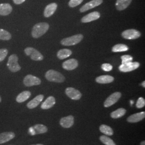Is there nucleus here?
<instances>
[{"instance_id": "28", "label": "nucleus", "mask_w": 145, "mask_h": 145, "mask_svg": "<svg viewBox=\"0 0 145 145\" xmlns=\"http://www.w3.org/2000/svg\"><path fill=\"white\" fill-rule=\"evenodd\" d=\"M129 47L125 44H116L112 48V51L114 52H125L129 50Z\"/></svg>"}, {"instance_id": "15", "label": "nucleus", "mask_w": 145, "mask_h": 145, "mask_svg": "<svg viewBox=\"0 0 145 145\" xmlns=\"http://www.w3.org/2000/svg\"><path fill=\"white\" fill-rule=\"evenodd\" d=\"M145 117V112H141L139 113H137V114L131 115L127 118V121L131 123H138L143 120V119H144Z\"/></svg>"}, {"instance_id": "10", "label": "nucleus", "mask_w": 145, "mask_h": 145, "mask_svg": "<svg viewBox=\"0 0 145 145\" xmlns=\"http://www.w3.org/2000/svg\"><path fill=\"white\" fill-rule=\"evenodd\" d=\"M65 93L68 97L73 100H78L82 97V94L80 91L72 87L66 88Z\"/></svg>"}, {"instance_id": "26", "label": "nucleus", "mask_w": 145, "mask_h": 145, "mask_svg": "<svg viewBox=\"0 0 145 145\" xmlns=\"http://www.w3.org/2000/svg\"><path fill=\"white\" fill-rule=\"evenodd\" d=\"M126 112V110L124 108H119L111 112L110 116L113 119H117L124 116Z\"/></svg>"}, {"instance_id": "16", "label": "nucleus", "mask_w": 145, "mask_h": 145, "mask_svg": "<svg viewBox=\"0 0 145 145\" xmlns=\"http://www.w3.org/2000/svg\"><path fill=\"white\" fill-rule=\"evenodd\" d=\"M44 97V96L43 95H39L37 96L35 98L32 99L27 104V107L30 109H34L36 108L42 101Z\"/></svg>"}, {"instance_id": "27", "label": "nucleus", "mask_w": 145, "mask_h": 145, "mask_svg": "<svg viewBox=\"0 0 145 145\" xmlns=\"http://www.w3.org/2000/svg\"><path fill=\"white\" fill-rule=\"evenodd\" d=\"M100 131L106 135L111 136L114 135L113 130L108 125H101L99 127Z\"/></svg>"}, {"instance_id": "24", "label": "nucleus", "mask_w": 145, "mask_h": 145, "mask_svg": "<svg viewBox=\"0 0 145 145\" xmlns=\"http://www.w3.org/2000/svg\"><path fill=\"white\" fill-rule=\"evenodd\" d=\"M32 129L35 135L43 134L47 132L48 131L46 126L42 124H36L32 127Z\"/></svg>"}, {"instance_id": "18", "label": "nucleus", "mask_w": 145, "mask_h": 145, "mask_svg": "<svg viewBox=\"0 0 145 145\" xmlns=\"http://www.w3.org/2000/svg\"><path fill=\"white\" fill-rule=\"evenodd\" d=\"M15 135L12 132H5L0 134V144L7 142L14 139Z\"/></svg>"}, {"instance_id": "20", "label": "nucleus", "mask_w": 145, "mask_h": 145, "mask_svg": "<svg viewBox=\"0 0 145 145\" xmlns=\"http://www.w3.org/2000/svg\"><path fill=\"white\" fill-rule=\"evenodd\" d=\"M132 0H117L116 7L118 10H124L126 9L131 3Z\"/></svg>"}, {"instance_id": "39", "label": "nucleus", "mask_w": 145, "mask_h": 145, "mask_svg": "<svg viewBox=\"0 0 145 145\" xmlns=\"http://www.w3.org/2000/svg\"><path fill=\"white\" fill-rule=\"evenodd\" d=\"M44 145L42 144H36V145Z\"/></svg>"}, {"instance_id": "35", "label": "nucleus", "mask_w": 145, "mask_h": 145, "mask_svg": "<svg viewBox=\"0 0 145 145\" xmlns=\"http://www.w3.org/2000/svg\"><path fill=\"white\" fill-rule=\"evenodd\" d=\"M102 69L105 72H110L112 69V66L109 63H103L102 66Z\"/></svg>"}, {"instance_id": "14", "label": "nucleus", "mask_w": 145, "mask_h": 145, "mask_svg": "<svg viewBox=\"0 0 145 145\" xmlns=\"http://www.w3.org/2000/svg\"><path fill=\"white\" fill-rule=\"evenodd\" d=\"M100 13L97 11L91 12L87 15L84 16L81 19V22L84 23H89L92 21H96L100 17Z\"/></svg>"}, {"instance_id": "13", "label": "nucleus", "mask_w": 145, "mask_h": 145, "mask_svg": "<svg viewBox=\"0 0 145 145\" xmlns=\"http://www.w3.org/2000/svg\"><path fill=\"white\" fill-rule=\"evenodd\" d=\"M78 63L77 60L71 59L63 62L62 67L67 71H72L78 67Z\"/></svg>"}, {"instance_id": "2", "label": "nucleus", "mask_w": 145, "mask_h": 145, "mask_svg": "<svg viewBox=\"0 0 145 145\" xmlns=\"http://www.w3.org/2000/svg\"><path fill=\"white\" fill-rule=\"evenodd\" d=\"M45 78L50 82L62 83L65 81V78L60 72L54 70H49L45 74Z\"/></svg>"}, {"instance_id": "3", "label": "nucleus", "mask_w": 145, "mask_h": 145, "mask_svg": "<svg viewBox=\"0 0 145 145\" xmlns=\"http://www.w3.org/2000/svg\"><path fill=\"white\" fill-rule=\"evenodd\" d=\"M18 57L15 54L11 55L9 57L7 65L11 72H17L21 70V67L18 63Z\"/></svg>"}, {"instance_id": "34", "label": "nucleus", "mask_w": 145, "mask_h": 145, "mask_svg": "<svg viewBox=\"0 0 145 145\" xmlns=\"http://www.w3.org/2000/svg\"><path fill=\"white\" fill-rule=\"evenodd\" d=\"M121 59L122 60V64L131 62L133 60V57L129 55L123 56L121 57Z\"/></svg>"}, {"instance_id": "32", "label": "nucleus", "mask_w": 145, "mask_h": 145, "mask_svg": "<svg viewBox=\"0 0 145 145\" xmlns=\"http://www.w3.org/2000/svg\"><path fill=\"white\" fill-rule=\"evenodd\" d=\"M83 0H70L68 5L70 7L74 8L80 5L83 2Z\"/></svg>"}, {"instance_id": "33", "label": "nucleus", "mask_w": 145, "mask_h": 145, "mask_svg": "<svg viewBox=\"0 0 145 145\" xmlns=\"http://www.w3.org/2000/svg\"><path fill=\"white\" fill-rule=\"evenodd\" d=\"M145 105V99L142 97H140L139 98L137 102V103H136V106L137 108H139V109H141V108H142L143 107H144Z\"/></svg>"}, {"instance_id": "7", "label": "nucleus", "mask_w": 145, "mask_h": 145, "mask_svg": "<svg viewBox=\"0 0 145 145\" xmlns=\"http://www.w3.org/2000/svg\"><path fill=\"white\" fill-rule=\"evenodd\" d=\"M41 82L42 81L39 78L32 75H26L23 80V83L26 87L38 86L40 84Z\"/></svg>"}, {"instance_id": "22", "label": "nucleus", "mask_w": 145, "mask_h": 145, "mask_svg": "<svg viewBox=\"0 0 145 145\" xmlns=\"http://www.w3.org/2000/svg\"><path fill=\"white\" fill-rule=\"evenodd\" d=\"M114 81V78L110 75H101L96 78V81L100 84H106L112 82Z\"/></svg>"}, {"instance_id": "37", "label": "nucleus", "mask_w": 145, "mask_h": 145, "mask_svg": "<svg viewBox=\"0 0 145 145\" xmlns=\"http://www.w3.org/2000/svg\"><path fill=\"white\" fill-rule=\"evenodd\" d=\"M141 85H142V86L144 87V88H145V81H143V82L141 83Z\"/></svg>"}, {"instance_id": "21", "label": "nucleus", "mask_w": 145, "mask_h": 145, "mask_svg": "<svg viewBox=\"0 0 145 145\" xmlns=\"http://www.w3.org/2000/svg\"><path fill=\"white\" fill-rule=\"evenodd\" d=\"M56 104V99L53 96H50L42 103L41 108L44 110L50 109Z\"/></svg>"}, {"instance_id": "9", "label": "nucleus", "mask_w": 145, "mask_h": 145, "mask_svg": "<svg viewBox=\"0 0 145 145\" xmlns=\"http://www.w3.org/2000/svg\"><path fill=\"white\" fill-rule=\"evenodd\" d=\"M122 37L126 39H135L139 38L141 36V33L139 31L135 29H129L123 31L121 33Z\"/></svg>"}, {"instance_id": "30", "label": "nucleus", "mask_w": 145, "mask_h": 145, "mask_svg": "<svg viewBox=\"0 0 145 145\" xmlns=\"http://www.w3.org/2000/svg\"><path fill=\"white\" fill-rule=\"evenodd\" d=\"M99 140L105 145H116L114 141L106 135H102L99 138Z\"/></svg>"}, {"instance_id": "17", "label": "nucleus", "mask_w": 145, "mask_h": 145, "mask_svg": "<svg viewBox=\"0 0 145 145\" xmlns=\"http://www.w3.org/2000/svg\"><path fill=\"white\" fill-rule=\"evenodd\" d=\"M57 4L56 3H52L47 5L44 10V15L45 17H49L54 14L57 9Z\"/></svg>"}, {"instance_id": "19", "label": "nucleus", "mask_w": 145, "mask_h": 145, "mask_svg": "<svg viewBox=\"0 0 145 145\" xmlns=\"http://www.w3.org/2000/svg\"><path fill=\"white\" fill-rule=\"evenodd\" d=\"M12 11L11 5L9 3L0 4V15L7 16L9 15Z\"/></svg>"}, {"instance_id": "1", "label": "nucleus", "mask_w": 145, "mask_h": 145, "mask_svg": "<svg viewBox=\"0 0 145 145\" xmlns=\"http://www.w3.org/2000/svg\"><path fill=\"white\" fill-rule=\"evenodd\" d=\"M49 24L47 23H39L33 27L32 36L34 38H38L44 35L49 29Z\"/></svg>"}, {"instance_id": "36", "label": "nucleus", "mask_w": 145, "mask_h": 145, "mask_svg": "<svg viewBox=\"0 0 145 145\" xmlns=\"http://www.w3.org/2000/svg\"><path fill=\"white\" fill-rule=\"evenodd\" d=\"M13 1L16 5H21L22 3H24L25 1V0H13Z\"/></svg>"}, {"instance_id": "23", "label": "nucleus", "mask_w": 145, "mask_h": 145, "mask_svg": "<svg viewBox=\"0 0 145 145\" xmlns=\"http://www.w3.org/2000/svg\"><path fill=\"white\" fill-rule=\"evenodd\" d=\"M31 93L29 91H24L20 93L16 97V101L18 103H22L30 98Z\"/></svg>"}, {"instance_id": "11", "label": "nucleus", "mask_w": 145, "mask_h": 145, "mask_svg": "<svg viewBox=\"0 0 145 145\" xmlns=\"http://www.w3.org/2000/svg\"><path fill=\"white\" fill-rule=\"evenodd\" d=\"M103 3V0H92L84 5H83L80 9L81 12H83L85 11L91 9L93 8H95L97 6L101 5Z\"/></svg>"}, {"instance_id": "25", "label": "nucleus", "mask_w": 145, "mask_h": 145, "mask_svg": "<svg viewBox=\"0 0 145 145\" xmlns=\"http://www.w3.org/2000/svg\"><path fill=\"white\" fill-rule=\"evenodd\" d=\"M72 54V52L70 50L64 48V49L59 50L57 52V57L59 59L62 60L69 57V56H71Z\"/></svg>"}, {"instance_id": "29", "label": "nucleus", "mask_w": 145, "mask_h": 145, "mask_svg": "<svg viewBox=\"0 0 145 145\" xmlns=\"http://www.w3.org/2000/svg\"><path fill=\"white\" fill-rule=\"evenodd\" d=\"M11 38V35L4 29H0V40H9Z\"/></svg>"}, {"instance_id": "4", "label": "nucleus", "mask_w": 145, "mask_h": 145, "mask_svg": "<svg viewBox=\"0 0 145 145\" xmlns=\"http://www.w3.org/2000/svg\"><path fill=\"white\" fill-rule=\"evenodd\" d=\"M83 36L81 34H78L63 39L61 44L64 46H72L78 44L83 39Z\"/></svg>"}, {"instance_id": "5", "label": "nucleus", "mask_w": 145, "mask_h": 145, "mask_svg": "<svg viewBox=\"0 0 145 145\" xmlns=\"http://www.w3.org/2000/svg\"><path fill=\"white\" fill-rule=\"evenodd\" d=\"M24 52L26 56L30 57V58L33 60L41 61L44 59V57L42 54L33 47H26L24 50Z\"/></svg>"}, {"instance_id": "31", "label": "nucleus", "mask_w": 145, "mask_h": 145, "mask_svg": "<svg viewBox=\"0 0 145 145\" xmlns=\"http://www.w3.org/2000/svg\"><path fill=\"white\" fill-rule=\"evenodd\" d=\"M8 54V51L6 48L0 49V62H2L5 59Z\"/></svg>"}, {"instance_id": "12", "label": "nucleus", "mask_w": 145, "mask_h": 145, "mask_svg": "<svg viewBox=\"0 0 145 145\" xmlns=\"http://www.w3.org/2000/svg\"><path fill=\"white\" fill-rule=\"evenodd\" d=\"M74 123V118L72 116L63 117L60 120V124L63 128L68 129L72 126Z\"/></svg>"}, {"instance_id": "8", "label": "nucleus", "mask_w": 145, "mask_h": 145, "mask_svg": "<svg viewBox=\"0 0 145 145\" xmlns=\"http://www.w3.org/2000/svg\"><path fill=\"white\" fill-rule=\"evenodd\" d=\"M121 96V93L120 92H116L109 96L104 103V106L105 108H109L117 103Z\"/></svg>"}, {"instance_id": "38", "label": "nucleus", "mask_w": 145, "mask_h": 145, "mask_svg": "<svg viewBox=\"0 0 145 145\" xmlns=\"http://www.w3.org/2000/svg\"><path fill=\"white\" fill-rule=\"evenodd\" d=\"M140 145H145V141H142L140 143Z\"/></svg>"}, {"instance_id": "40", "label": "nucleus", "mask_w": 145, "mask_h": 145, "mask_svg": "<svg viewBox=\"0 0 145 145\" xmlns=\"http://www.w3.org/2000/svg\"><path fill=\"white\" fill-rule=\"evenodd\" d=\"M1 101H2V99H1V96H0V103L1 102Z\"/></svg>"}, {"instance_id": "6", "label": "nucleus", "mask_w": 145, "mask_h": 145, "mask_svg": "<svg viewBox=\"0 0 145 145\" xmlns=\"http://www.w3.org/2000/svg\"><path fill=\"white\" fill-rule=\"evenodd\" d=\"M140 63L138 62H130L121 64L119 66V69L122 72H129L137 69L139 67Z\"/></svg>"}]
</instances>
